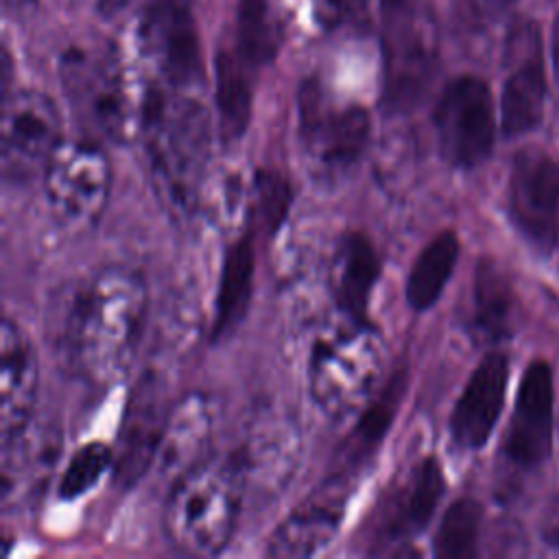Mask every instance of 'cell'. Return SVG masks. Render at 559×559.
I'll use <instances>...</instances> for the list:
<instances>
[{
	"instance_id": "cell-1",
	"label": "cell",
	"mask_w": 559,
	"mask_h": 559,
	"mask_svg": "<svg viewBox=\"0 0 559 559\" xmlns=\"http://www.w3.org/2000/svg\"><path fill=\"white\" fill-rule=\"evenodd\" d=\"M146 312L148 290L142 275L118 264L105 266L55 295L50 343L72 378L109 386L131 367Z\"/></svg>"
},
{
	"instance_id": "cell-2",
	"label": "cell",
	"mask_w": 559,
	"mask_h": 559,
	"mask_svg": "<svg viewBox=\"0 0 559 559\" xmlns=\"http://www.w3.org/2000/svg\"><path fill=\"white\" fill-rule=\"evenodd\" d=\"M140 140L155 190L164 207L177 221H183L201 199L212 144L210 109L199 90H179L140 79Z\"/></svg>"
},
{
	"instance_id": "cell-3",
	"label": "cell",
	"mask_w": 559,
	"mask_h": 559,
	"mask_svg": "<svg viewBox=\"0 0 559 559\" xmlns=\"http://www.w3.org/2000/svg\"><path fill=\"white\" fill-rule=\"evenodd\" d=\"M63 94L87 140L129 144L142 129L140 79L105 44L70 46L59 61Z\"/></svg>"
},
{
	"instance_id": "cell-4",
	"label": "cell",
	"mask_w": 559,
	"mask_h": 559,
	"mask_svg": "<svg viewBox=\"0 0 559 559\" xmlns=\"http://www.w3.org/2000/svg\"><path fill=\"white\" fill-rule=\"evenodd\" d=\"M384 345L369 321L341 317L319 332L308 354V391L317 408L338 421L358 415L376 395Z\"/></svg>"
},
{
	"instance_id": "cell-5",
	"label": "cell",
	"mask_w": 559,
	"mask_h": 559,
	"mask_svg": "<svg viewBox=\"0 0 559 559\" xmlns=\"http://www.w3.org/2000/svg\"><path fill=\"white\" fill-rule=\"evenodd\" d=\"M245 491L231 454L223 461L207 459L188 472L168 493L164 526L170 542L188 555L223 552L238 526Z\"/></svg>"
},
{
	"instance_id": "cell-6",
	"label": "cell",
	"mask_w": 559,
	"mask_h": 559,
	"mask_svg": "<svg viewBox=\"0 0 559 559\" xmlns=\"http://www.w3.org/2000/svg\"><path fill=\"white\" fill-rule=\"evenodd\" d=\"M297 138L310 179L338 188L367 155L371 120L360 105L341 103L317 81H308L297 96Z\"/></svg>"
},
{
	"instance_id": "cell-7",
	"label": "cell",
	"mask_w": 559,
	"mask_h": 559,
	"mask_svg": "<svg viewBox=\"0 0 559 559\" xmlns=\"http://www.w3.org/2000/svg\"><path fill=\"white\" fill-rule=\"evenodd\" d=\"M41 177L50 212L63 227L87 229L100 218L111 190V164L100 142H63Z\"/></svg>"
},
{
	"instance_id": "cell-8",
	"label": "cell",
	"mask_w": 559,
	"mask_h": 559,
	"mask_svg": "<svg viewBox=\"0 0 559 559\" xmlns=\"http://www.w3.org/2000/svg\"><path fill=\"white\" fill-rule=\"evenodd\" d=\"M432 122L443 159L454 168H476L493 148L500 127L489 85L472 74L452 79L439 94Z\"/></svg>"
},
{
	"instance_id": "cell-9",
	"label": "cell",
	"mask_w": 559,
	"mask_h": 559,
	"mask_svg": "<svg viewBox=\"0 0 559 559\" xmlns=\"http://www.w3.org/2000/svg\"><path fill=\"white\" fill-rule=\"evenodd\" d=\"M140 79L203 92L205 74L194 20L175 0L146 9L138 24Z\"/></svg>"
},
{
	"instance_id": "cell-10",
	"label": "cell",
	"mask_w": 559,
	"mask_h": 559,
	"mask_svg": "<svg viewBox=\"0 0 559 559\" xmlns=\"http://www.w3.org/2000/svg\"><path fill=\"white\" fill-rule=\"evenodd\" d=\"M63 144V124L50 96L37 90L4 94L0 124V168L7 181L24 183L44 173Z\"/></svg>"
},
{
	"instance_id": "cell-11",
	"label": "cell",
	"mask_w": 559,
	"mask_h": 559,
	"mask_svg": "<svg viewBox=\"0 0 559 559\" xmlns=\"http://www.w3.org/2000/svg\"><path fill=\"white\" fill-rule=\"evenodd\" d=\"M509 214L542 253L559 245V162L537 146L515 153L509 175Z\"/></svg>"
},
{
	"instance_id": "cell-12",
	"label": "cell",
	"mask_w": 559,
	"mask_h": 559,
	"mask_svg": "<svg viewBox=\"0 0 559 559\" xmlns=\"http://www.w3.org/2000/svg\"><path fill=\"white\" fill-rule=\"evenodd\" d=\"M170 408L162 376L144 371L127 397L114 448V480L120 489H131L153 467Z\"/></svg>"
},
{
	"instance_id": "cell-13",
	"label": "cell",
	"mask_w": 559,
	"mask_h": 559,
	"mask_svg": "<svg viewBox=\"0 0 559 559\" xmlns=\"http://www.w3.org/2000/svg\"><path fill=\"white\" fill-rule=\"evenodd\" d=\"M354 483L356 480L347 476L328 474V478L280 522L266 544V555L275 559H304L328 548L341 528Z\"/></svg>"
},
{
	"instance_id": "cell-14",
	"label": "cell",
	"mask_w": 559,
	"mask_h": 559,
	"mask_svg": "<svg viewBox=\"0 0 559 559\" xmlns=\"http://www.w3.org/2000/svg\"><path fill=\"white\" fill-rule=\"evenodd\" d=\"M245 487L255 493H277L290 480L299 461V430L282 413H262L231 452Z\"/></svg>"
},
{
	"instance_id": "cell-15",
	"label": "cell",
	"mask_w": 559,
	"mask_h": 559,
	"mask_svg": "<svg viewBox=\"0 0 559 559\" xmlns=\"http://www.w3.org/2000/svg\"><path fill=\"white\" fill-rule=\"evenodd\" d=\"M552 369L546 360H531L515 395V408L504 439V454L518 467H535L552 445Z\"/></svg>"
},
{
	"instance_id": "cell-16",
	"label": "cell",
	"mask_w": 559,
	"mask_h": 559,
	"mask_svg": "<svg viewBox=\"0 0 559 559\" xmlns=\"http://www.w3.org/2000/svg\"><path fill=\"white\" fill-rule=\"evenodd\" d=\"M445 493V476L439 459L424 456L417 461L400 485L386 496L378 524L376 546H402L426 531ZM376 550V552H378Z\"/></svg>"
},
{
	"instance_id": "cell-17",
	"label": "cell",
	"mask_w": 559,
	"mask_h": 559,
	"mask_svg": "<svg viewBox=\"0 0 559 559\" xmlns=\"http://www.w3.org/2000/svg\"><path fill=\"white\" fill-rule=\"evenodd\" d=\"M395 17L400 24L386 39L382 107L389 114L411 111L426 94L435 72V44L415 17Z\"/></svg>"
},
{
	"instance_id": "cell-18",
	"label": "cell",
	"mask_w": 559,
	"mask_h": 559,
	"mask_svg": "<svg viewBox=\"0 0 559 559\" xmlns=\"http://www.w3.org/2000/svg\"><path fill=\"white\" fill-rule=\"evenodd\" d=\"M214 426L216 404L207 393L190 391L173 402L153 463L170 487L210 459Z\"/></svg>"
},
{
	"instance_id": "cell-19",
	"label": "cell",
	"mask_w": 559,
	"mask_h": 559,
	"mask_svg": "<svg viewBox=\"0 0 559 559\" xmlns=\"http://www.w3.org/2000/svg\"><path fill=\"white\" fill-rule=\"evenodd\" d=\"M509 382V358L491 349L467 378L450 415V437L461 450H480L502 413Z\"/></svg>"
},
{
	"instance_id": "cell-20",
	"label": "cell",
	"mask_w": 559,
	"mask_h": 559,
	"mask_svg": "<svg viewBox=\"0 0 559 559\" xmlns=\"http://www.w3.org/2000/svg\"><path fill=\"white\" fill-rule=\"evenodd\" d=\"M39 367L37 352L28 334L13 321L4 319L0 330V435L11 439L31 421L37 402Z\"/></svg>"
},
{
	"instance_id": "cell-21",
	"label": "cell",
	"mask_w": 559,
	"mask_h": 559,
	"mask_svg": "<svg viewBox=\"0 0 559 559\" xmlns=\"http://www.w3.org/2000/svg\"><path fill=\"white\" fill-rule=\"evenodd\" d=\"M408 373L406 369H397L386 384L376 391V395L360 408L356 415V424L352 426L347 439L338 445L334 456V472L338 476H347L356 480L360 469L373 459L382 439L395 421V415L406 395Z\"/></svg>"
},
{
	"instance_id": "cell-22",
	"label": "cell",
	"mask_w": 559,
	"mask_h": 559,
	"mask_svg": "<svg viewBox=\"0 0 559 559\" xmlns=\"http://www.w3.org/2000/svg\"><path fill=\"white\" fill-rule=\"evenodd\" d=\"M380 271V255L365 234L347 231L338 240L332 262V297L341 317L369 321V299Z\"/></svg>"
},
{
	"instance_id": "cell-23",
	"label": "cell",
	"mask_w": 559,
	"mask_h": 559,
	"mask_svg": "<svg viewBox=\"0 0 559 559\" xmlns=\"http://www.w3.org/2000/svg\"><path fill=\"white\" fill-rule=\"evenodd\" d=\"M518 299L511 280L493 260H478L472 282L469 330L483 345H498L515 330Z\"/></svg>"
},
{
	"instance_id": "cell-24",
	"label": "cell",
	"mask_w": 559,
	"mask_h": 559,
	"mask_svg": "<svg viewBox=\"0 0 559 559\" xmlns=\"http://www.w3.org/2000/svg\"><path fill=\"white\" fill-rule=\"evenodd\" d=\"M255 273L253 234L245 231L227 251L221 264L210 338L214 343L229 338L247 317Z\"/></svg>"
},
{
	"instance_id": "cell-25",
	"label": "cell",
	"mask_w": 559,
	"mask_h": 559,
	"mask_svg": "<svg viewBox=\"0 0 559 559\" xmlns=\"http://www.w3.org/2000/svg\"><path fill=\"white\" fill-rule=\"evenodd\" d=\"M546 105V72L539 48H531L509 72L502 85L498 118L509 138L531 133L539 127Z\"/></svg>"
},
{
	"instance_id": "cell-26",
	"label": "cell",
	"mask_w": 559,
	"mask_h": 559,
	"mask_svg": "<svg viewBox=\"0 0 559 559\" xmlns=\"http://www.w3.org/2000/svg\"><path fill=\"white\" fill-rule=\"evenodd\" d=\"M59 435L50 428L33 430V421L15 437L2 439V504L31 493L57 459Z\"/></svg>"
},
{
	"instance_id": "cell-27",
	"label": "cell",
	"mask_w": 559,
	"mask_h": 559,
	"mask_svg": "<svg viewBox=\"0 0 559 559\" xmlns=\"http://www.w3.org/2000/svg\"><path fill=\"white\" fill-rule=\"evenodd\" d=\"M253 74L236 50L218 52L214 61V107L221 140L236 142L249 127L253 103Z\"/></svg>"
},
{
	"instance_id": "cell-28",
	"label": "cell",
	"mask_w": 559,
	"mask_h": 559,
	"mask_svg": "<svg viewBox=\"0 0 559 559\" xmlns=\"http://www.w3.org/2000/svg\"><path fill=\"white\" fill-rule=\"evenodd\" d=\"M459 253H461V242L452 229L439 231L419 251V255L415 258L408 271L406 286H404L406 304L415 312H424L439 301L443 288L452 277Z\"/></svg>"
},
{
	"instance_id": "cell-29",
	"label": "cell",
	"mask_w": 559,
	"mask_h": 559,
	"mask_svg": "<svg viewBox=\"0 0 559 559\" xmlns=\"http://www.w3.org/2000/svg\"><path fill=\"white\" fill-rule=\"evenodd\" d=\"M282 41L280 13L273 0H240L236 52L253 68L269 63Z\"/></svg>"
},
{
	"instance_id": "cell-30",
	"label": "cell",
	"mask_w": 559,
	"mask_h": 559,
	"mask_svg": "<svg viewBox=\"0 0 559 559\" xmlns=\"http://www.w3.org/2000/svg\"><path fill=\"white\" fill-rule=\"evenodd\" d=\"M480 522L483 507L478 500L469 496L454 500L439 522L435 535V555L443 559H467L476 555Z\"/></svg>"
},
{
	"instance_id": "cell-31",
	"label": "cell",
	"mask_w": 559,
	"mask_h": 559,
	"mask_svg": "<svg viewBox=\"0 0 559 559\" xmlns=\"http://www.w3.org/2000/svg\"><path fill=\"white\" fill-rule=\"evenodd\" d=\"M293 205L290 183L275 170H258L249 186V210L266 234H275Z\"/></svg>"
},
{
	"instance_id": "cell-32",
	"label": "cell",
	"mask_w": 559,
	"mask_h": 559,
	"mask_svg": "<svg viewBox=\"0 0 559 559\" xmlns=\"http://www.w3.org/2000/svg\"><path fill=\"white\" fill-rule=\"evenodd\" d=\"M107 469H114V448L103 441L83 443L66 465L57 493L61 500H74L87 493Z\"/></svg>"
},
{
	"instance_id": "cell-33",
	"label": "cell",
	"mask_w": 559,
	"mask_h": 559,
	"mask_svg": "<svg viewBox=\"0 0 559 559\" xmlns=\"http://www.w3.org/2000/svg\"><path fill=\"white\" fill-rule=\"evenodd\" d=\"M362 0H325V13H328V24H338L343 20H352L354 15L360 13Z\"/></svg>"
},
{
	"instance_id": "cell-34",
	"label": "cell",
	"mask_w": 559,
	"mask_h": 559,
	"mask_svg": "<svg viewBox=\"0 0 559 559\" xmlns=\"http://www.w3.org/2000/svg\"><path fill=\"white\" fill-rule=\"evenodd\" d=\"M542 537L548 546H559V498L548 502L542 515Z\"/></svg>"
},
{
	"instance_id": "cell-35",
	"label": "cell",
	"mask_w": 559,
	"mask_h": 559,
	"mask_svg": "<svg viewBox=\"0 0 559 559\" xmlns=\"http://www.w3.org/2000/svg\"><path fill=\"white\" fill-rule=\"evenodd\" d=\"M413 2L415 0H382V7L389 11V13H393V15H397V13H404V11H411V7H413Z\"/></svg>"
},
{
	"instance_id": "cell-36",
	"label": "cell",
	"mask_w": 559,
	"mask_h": 559,
	"mask_svg": "<svg viewBox=\"0 0 559 559\" xmlns=\"http://www.w3.org/2000/svg\"><path fill=\"white\" fill-rule=\"evenodd\" d=\"M24 2L26 0H4V9L11 11V9H24ZM31 2V0H28Z\"/></svg>"
},
{
	"instance_id": "cell-37",
	"label": "cell",
	"mask_w": 559,
	"mask_h": 559,
	"mask_svg": "<svg viewBox=\"0 0 559 559\" xmlns=\"http://www.w3.org/2000/svg\"><path fill=\"white\" fill-rule=\"evenodd\" d=\"M489 4H496V7H504V4H509L511 0H487Z\"/></svg>"
},
{
	"instance_id": "cell-38",
	"label": "cell",
	"mask_w": 559,
	"mask_h": 559,
	"mask_svg": "<svg viewBox=\"0 0 559 559\" xmlns=\"http://www.w3.org/2000/svg\"><path fill=\"white\" fill-rule=\"evenodd\" d=\"M557 443H559V426H557Z\"/></svg>"
}]
</instances>
